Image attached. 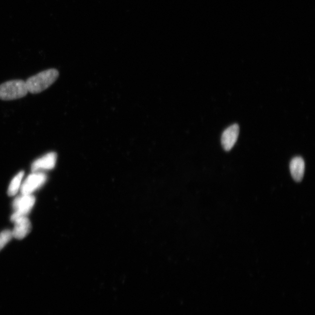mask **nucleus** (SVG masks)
Here are the masks:
<instances>
[{
    "instance_id": "obj_1",
    "label": "nucleus",
    "mask_w": 315,
    "mask_h": 315,
    "mask_svg": "<svg viewBox=\"0 0 315 315\" xmlns=\"http://www.w3.org/2000/svg\"><path fill=\"white\" fill-rule=\"evenodd\" d=\"M59 76V71L53 68L29 78L25 82L28 92L33 94L40 93L53 84Z\"/></svg>"
},
{
    "instance_id": "obj_2",
    "label": "nucleus",
    "mask_w": 315,
    "mask_h": 315,
    "mask_svg": "<svg viewBox=\"0 0 315 315\" xmlns=\"http://www.w3.org/2000/svg\"><path fill=\"white\" fill-rule=\"evenodd\" d=\"M28 93L26 83L23 80H12L0 85V99L11 100L20 99Z\"/></svg>"
},
{
    "instance_id": "obj_3",
    "label": "nucleus",
    "mask_w": 315,
    "mask_h": 315,
    "mask_svg": "<svg viewBox=\"0 0 315 315\" xmlns=\"http://www.w3.org/2000/svg\"><path fill=\"white\" fill-rule=\"evenodd\" d=\"M34 203L35 198L33 195H21L17 197L13 203V207L15 212L11 216V221L14 222L22 216H27L31 212Z\"/></svg>"
},
{
    "instance_id": "obj_4",
    "label": "nucleus",
    "mask_w": 315,
    "mask_h": 315,
    "mask_svg": "<svg viewBox=\"0 0 315 315\" xmlns=\"http://www.w3.org/2000/svg\"><path fill=\"white\" fill-rule=\"evenodd\" d=\"M47 180V176L43 172H33L22 183L21 195H32L35 190L39 189Z\"/></svg>"
},
{
    "instance_id": "obj_5",
    "label": "nucleus",
    "mask_w": 315,
    "mask_h": 315,
    "mask_svg": "<svg viewBox=\"0 0 315 315\" xmlns=\"http://www.w3.org/2000/svg\"><path fill=\"white\" fill-rule=\"evenodd\" d=\"M57 158L56 152L48 153L33 162L31 166L32 172H42L43 170L53 169L56 166Z\"/></svg>"
},
{
    "instance_id": "obj_6",
    "label": "nucleus",
    "mask_w": 315,
    "mask_h": 315,
    "mask_svg": "<svg viewBox=\"0 0 315 315\" xmlns=\"http://www.w3.org/2000/svg\"><path fill=\"white\" fill-rule=\"evenodd\" d=\"M239 134L238 124H234L225 130L221 137V144L225 151H229L233 148L238 140Z\"/></svg>"
},
{
    "instance_id": "obj_7",
    "label": "nucleus",
    "mask_w": 315,
    "mask_h": 315,
    "mask_svg": "<svg viewBox=\"0 0 315 315\" xmlns=\"http://www.w3.org/2000/svg\"><path fill=\"white\" fill-rule=\"evenodd\" d=\"M14 228L12 231L14 238L18 239L24 238L31 230V223L27 216H22L14 221Z\"/></svg>"
},
{
    "instance_id": "obj_8",
    "label": "nucleus",
    "mask_w": 315,
    "mask_h": 315,
    "mask_svg": "<svg viewBox=\"0 0 315 315\" xmlns=\"http://www.w3.org/2000/svg\"><path fill=\"white\" fill-rule=\"evenodd\" d=\"M305 165L303 159L300 157H296L291 160L290 164V169L292 177L296 182L302 180L305 173Z\"/></svg>"
},
{
    "instance_id": "obj_9",
    "label": "nucleus",
    "mask_w": 315,
    "mask_h": 315,
    "mask_svg": "<svg viewBox=\"0 0 315 315\" xmlns=\"http://www.w3.org/2000/svg\"><path fill=\"white\" fill-rule=\"evenodd\" d=\"M24 176V172H19L15 177L13 179L12 181L8 187V194L10 196H15L21 189V184L22 183V179Z\"/></svg>"
},
{
    "instance_id": "obj_10",
    "label": "nucleus",
    "mask_w": 315,
    "mask_h": 315,
    "mask_svg": "<svg viewBox=\"0 0 315 315\" xmlns=\"http://www.w3.org/2000/svg\"><path fill=\"white\" fill-rule=\"evenodd\" d=\"M12 238H13L12 231L10 230H5L0 233V250L4 248Z\"/></svg>"
}]
</instances>
